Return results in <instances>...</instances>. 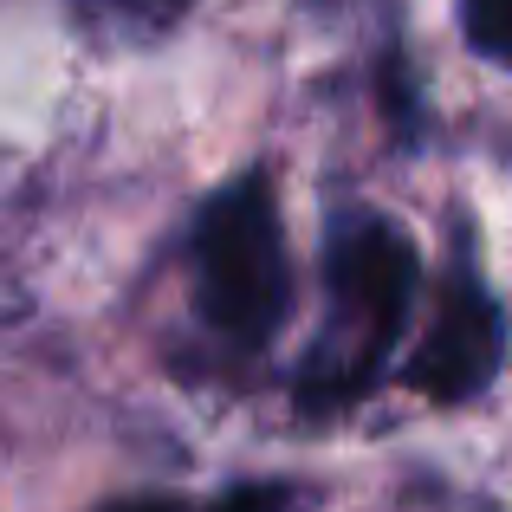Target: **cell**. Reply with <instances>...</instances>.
Listing matches in <instances>:
<instances>
[{
    "mask_svg": "<svg viewBox=\"0 0 512 512\" xmlns=\"http://www.w3.org/2000/svg\"><path fill=\"white\" fill-rule=\"evenodd\" d=\"M415 247L396 221L370 208H350L331 221L325 240V331L299 370L305 409H344L370 396V383L389 370L402 344V318L415 299Z\"/></svg>",
    "mask_w": 512,
    "mask_h": 512,
    "instance_id": "1",
    "label": "cell"
},
{
    "mask_svg": "<svg viewBox=\"0 0 512 512\" xmlns=\"http://www.w3.org/2000/svg\"><path fill=\"white\" fill-rule=\"evenodd\" d=\"M195 312L214 338L260 350L292 312V260H286V227H279L273 175L247 169L227 188H214L195 214Z\"/></svg>",
    "mask_w": 512,
    "mask_h": 512,
    "instance_id": "2",
    "label": "cell"
},
{
    "mask_svg": "<svg viewBox=\"0 0 512 512\" xmlns=\"http://www.w3.org/2000/svg\"><path fill=\"white\" fill-rule=\"evenodd\" d=\"M500 363H506V312L480 286L474 266L461 260L448 273V286H441L435 325L422 331L415 357L402 363V383L428 402H474L500 376Z\"/></svg>",
    "mask_w": 512,
    "mask_h": 512,
    "instance_id": "3",
    "label": "cell"
},
{
    "mask_svg": "<svg viewBox=\"0 0 512 512\" xmlns=\"http://www.w3.org/2000/svg\"><path fill=\"white\" fill-rule=\"evenodd\" d=\"M461 33L480 59L512 72V0H461Z\"/></svg>",
    "mask_w": 512,
    "mask_h": 512,
    "instance_id": "4",
    "label": "cell"
},
{
    "mask_svg": "<svg viewBox=\"0 0 512 512\" xmlns=\"http://www.w3.org/2000/svg\"><path fill=\"white\" fill-rule=\"evenodd\" d=\"M299 506V487H286V480H247V487L221 493L208 512H292Z\"/></svg>",
    "mask_w": 512,
    "mask_h": 512,
    "instance_id": "5",
    "label": "cell"
},
{
    "mask_svg": "<svg viewBox=\"0 0 512 512\" xmlns=\"http://www.w3.org/2000/svg\"><path fill=\"white\" fill-rule=\"evenodd\" d=\"M98 512H182V506L163 500V493H130V500H104Z\"/></svg>",
    "mask_w": 512,
    "mask_h": 512,
    "instance_id": "6",
    "label": "cell"
},
{
    "mask_svg": "<svg viewBox=\"0 0 512 512\" xmlns=\"http://www.w3.org/2000/svg\"><path fill=\"white\" fill-rule=\"evenodd\" d=\"M137 7H156V13H175V7H188V0H137Z\"/></svg>",
    "mask_w": 512,
    "mask_h": 512,
    "instance_id": "7",
    "label": "cell"
}]
</instances>
